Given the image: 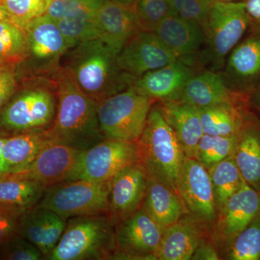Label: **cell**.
<instances>
[{
    "instance_id": "obj_1",
    "label": "cell",
    "mask_w": 260,
    "mask_h": 260,
    "mask_svg": "<svg viewBox=\"0 0 260 260\" xmlns=\"http://www.w3.org/2000/svg\"><path fill=\"white\" fill-rule=\"evenodd\" d=\"M57 107L55 118L48 128L54 143L85 150L105 139L98 116L99 104L80 88L65 68H57L53 75Z\"/></svg>"
},
{
    "instance_id": "obj_2",
    "label": "cell",
    "mask_w": 260,
    "mask_h": 260,
    "mask_svg": "<svg viewBox=\"0 0 260 260\" xmlns=\"http://www.w3.org/2000/svg\"><path fill=\"white\" fill-rule=\"evenodd\" d=\"M67 59V68L80 88L98 104L130 88L135 78L117 63V54L99 39L80 43Z\"/></svg>"
},
{
    "instance_id": "obj_3",
    "label": "cell",
    "mask_w": 260,
    "mask_h": 260,
    "mask_svg": "<svg viewBox=\"0 0 260 260\" xmlns=\"http://www.w3.org/2000/svg\"><path fill=\"white\" fill-rule=\"evenodd\" d=\"M116 223L110 214L68 219L61 239L46 259H112L117 249Z\"/></svg>"
},
{
    "instance_id": "obj_4",
    "label": "cell",
    "mask_w": 260,
    "mask_h": 260,
    "mask_svg": "<svg viewBox=\"0 0 260 260\" xmlns=\"http://www.w3.org/2000/svg\"><path fill=\"white\" fill-rule=\"evenodd\" d=\"M136 143L140 162L147 172L165 181L178 193V180L185 155L157 104L152 106L144 129Z\"/></svg>"
},
{
    "instance_id": "obj_5",
    "label": "cell",
    "mask_w": 260,
    "mask_h": 260,
    "mask_svg": "<svg viewBox=\"0 0 260 260\" xmlns=\"http://www.w3.org/2000/svg\"><path fill=\"white\" fill-rule=\"evenodd\" d=\"M252 22L244 2L214 3L200 25L206 48L205 59L213 70L223 68L225 57L242 40Z\"/></svg>"
},
{
    "instance_id": "obj_6",
    "label": "cell",
    "mask_w": 260,
    "mask_h": 260,
    "mask_svg": "<svg viewBox=\"0 0 260 260\" xmlns=\"http://www.w3.org/2000/svg\"><path fill=\"white\" fill-rule=\"evenodd\" d=\"M154 103L132 86L103 101L98 116L104 138L138 141Z\"/></svg>"
},
{
    "instance_id": "obj_7",
    "label": "cell",
    "mask_w": 260,
    "mask_h": 260,
    "mask_svg": "<svg viewBox=\"0 0 260 260\" xmlns=\"http://www.w3.org/2000/svg\"><path fill=\"white\" fill-rule=\"evenodd\" d=\"M110 181L75 179L46 188L39 205L68 220L82 215L109 214Z\"/></svg>"
},
{
    "instance_id": "obj_8",
    "label": "cell",
    "mask_w": 260,
    "mask_h": 260,
    "mask_svg": "<svg viewBox=\"0 0 260 260\" xmlns=\"http://www.w3.org/2000/svg\"><path fill=\"white\" fill-rule=\"evenodd\" d=\"M164 231L141 207L116 223L117 249L112 259H158Z\"/></svg>"
},
{
    "instance_id": "obj_9",
    "label": "cell",
    "mask_w": 260,
    "mask_h": 260,
    "mask_svg": "<svg viewBox=\"0 0 260 260\" xmlns=\"http://www.w3.org/2000/svg\"><path fill=\"white\" fill-rule=\"evenodd\" d=\"M56 116V100L49 89L39 87L25 90L0 112V126L20 133L49 128Z\"/></svg>"
},
{
    "instance_id": "obj_10",
    "label": "cell",
    "mask_w": 260,
    "mask_h": 260,
    "mask_svg": "<svg viewBox=\"0 0 260 260\" xmlns=\"http://www.w3.org/2000/svg\"><path fill=\"white\" fill-rule=\"evenodd\" d=\"M139 161L136 142L105 138L83 150L74 180L109 181L124 168Z\"/></svg>"
},
{
    "instance_id": "obj_11",
    "label": "cell",
    "mask_w": 260,
    "mask_h": 260,
    "mask_svg": "<svg viewBox=\"0 0 260 260\" xmlns=\"http://www.w3.org/2000/svg\"><path fill=\"white\" fill-rule=\"evenodd\" d=\"M178 193L189 216L211 226L218 212L209 172L196 159L184 157L177 184Z\"/></svg>"
},
{
    "instance_id": "obj_12",
    "label": "cell",
    "mask_w": 260,
    "mask_h": 260,
    "mask_svg": "<svg viewBox=\"0 0 260 260\" xmlns=\"http://www.w3.org/2000/svg\"><path fill=\"white\" fill-rule=\"evenodd\" d=\"M222 77L232 91L249 99L260 78V25L251 23L229 53Z\"/></svg>"
},
{
    "instance_id": "obj_13",
    "label": "cell",
    "mask_w": 260,
    "mask_h": 260,
    "mask_svg": "<svg viewBox=\"0 0 260 260\" xmlns=\"http://www.w3.org/2000/svg\"><path fill=\"white\" fill-rule=\"evenodd\" d=\"M83 152L68 145L52 143L42 149L26 167L5 176L30 179L46 188L74 180Z\"/></svg>"
},
{
    "instance_id": "obj_14",
    "label": "cell",
    "mask_w": 260,
    "mask_h": 260,
    "mask_svg": "<svg viewBox=\"0 0 260 260\" xmlns=\"http://www.w3.org/2000/svg\"><path fill=\"white\" fill-rule=\"evenodd\" d=\"M259 213L260 192L244 183L218 212L212 225V241L224 250Z\"/></svg>"
},
{
    "instance_id": "obj_15",
    "label": "cell",
    "mask_w": 260,
    "mask_h": 260,
    "mask_svg": "<svg viewBox=\"0 0 260 260\" xmlns=\"http://www.w3.org/2000/svg\"><path fill=\"white\" fill-rule=\"evenodd\" d=\"M177 59L155 34L148 30L135 34L117 55L119 68L135 80Z\"/></svg>"
},
{
    "instance_id": "obj_16",
    "label": "cell",
    "mask_w": 260,
    "mask_h": 260,
    "mask_svg": "<svg viewBox=\"0 0 260 260\" xmlns=\"http://www.w3.org/2000/svg\"><path fill=\"white\" fill-rule=\"evenodd\" d=\"M148 189V172L141 162L128 166L110 180L109 214L116 223L141 208Z\"/></svg>"
},
{
    "instance_id": "obj_17",
    "label": "cell",
    "mask_w": 260,
    "mask_h": 260,
    "mask_svg": "<svg viewBox=\"0 0 260 260\" xmlns=\"http://www.w3.org/2000/svg\"><path fill=\"white\" fill-rule=\"evenodd\" d=\"M97 39L119 54L126 42L137 32L143 30L134 5H122L104 0L95 17Z\"/></svg>"
},
{
    "instance_id": "obj_18",
    "label": "cell",
    "mask_w": 260,
    "mask_h": 260,
    "mask_svg": "<svg viewBox=\"0 0 260 260\" xmlns=\"http://www.w3.org/2000/svg\"><path fill=\"white\" fill-rule=\"evenodd\" d=\"M190 63L177 61L145 73L132 87L154 102H178L186 84L194 75Z\"/></svg>"
},
{
    "instance_id": "obj_19",
    "label": "cell",
    "mask_w": 260,
    "mask_h": 260,
    "mask_svg": "<svg viewBox=\"0 0 260 260\" xmlns=\"http://www.w3.org/2000/svg\"><path fill=\"white\" fill-rule=\"evenodd\" d=\"M28 41V56L39 65V69L49 71L69 49L55 20L45 14L32 20L25 29Z\"/></svg>"
},
{
    "instance_id": "obj_20",
    "label": "cell",
    "mask_w": 260,
    "mask_h": 260,
    "mask_svg": "<svg viewBox=\"0 0 260 260\" xmlns=\"http://www.w3.org/2000/svg\"><path fill=\"white\" fill-rule=\"evenodd\" d=\"M232 157L246 184L260 192V119L250 110L236 135Z\"/></svg>"
},
{
    "instance_id": "obj_21",
    "label": "cell",
    "mask_w": 260,
    "mask_h": 260,
    "mask_svg": "<svg viewBox=\"0 0 260 260\" xmlns=\"http://www.w3.org/2000/svg\"><path fill=\"white\" fill-rule=\"evenodd\" d=\"M66 224L58 214L38 205L22 215L19 236L39 248L46 259L59 242Z\"/></svg>"
},
{
    "instance_id": "obj_22",
    "label": "cell",
    "mask_w": 260,
    "mask_h": 260,
    "mask_svg": "<svg viewBox=\"0 0 260 260\" xmlns=\"http://www.w3.org/2000/svg\"><path fill=\"white\" fill-rule=\"evenodd\" d=\"M178 59L192 64V59L204 44L201 26L177 15L164 18L152 30Z\"/></svg>"
},
{
    "instance_id": "obj_23",
    "label": "cell",
    "mask_w": 260,
    "mask_h": 260,
    "mask_svg": "<svg viewBox=\"0 0 260 260\" xmlns=\"http://www.w3.org/2000/svg\"><path fill=\"white\" fill-rule=\"evenodd\" d=\"M178 102L200 109L225 103H249V99L230 90L222 75L208 70L191 77Z\"/></svg>"
},
{
    "instance_id": "obj_24",
    "label": "cell",
    "mask_w": 260,
    "mask_h": 260,
    "mask_svg": "<svg viewBox=\"0 0 260 260\" xmlns=\"http://www.w3.org/2000/svg\"><path fill=\"white\" fill-rule=\"evenodd\" d=\"M54 143L48 128H39L9 136L3 148L2 176L14 174L26 167L42 149Z\"/></svg>"
},
{
    "instance_id": "obj_25",
    "label": "cell",
    "mask_w": 260,
    "mask_h": 260,
    "mask_svg": "<svg viewBox=\"0 0 260 260\" xmlns=\"http://www.w3.org/2000/svg\"><path fill=\"white\" fill-rule=\"evenodd\" d=\"M142 207L164 230L187 214L182 200L174 188L149 172L148 189Z\"/></svg>"
},
{
    "instance_id": "obj_26",
    "label": "cell",
    "mask_w": 260,
    "mask_h": 260,
    "mask_svg": "<svg viewBox=\"0 0 260 260\" xmlns=\"http://www.w3.org/2000/svg\"><path fill=\"white\" fill-rule=\"evenodd\" d=\"M177 136L185 156L194 158L197 145L203 133L198 108L179 102L157 104Z\"/></svg>"
},
{
    "instance_id": "obj_27",
    "label": "cell",
    "mask_w": 260,
    "mask_h": 260,
    "mask_svg": "<svg viewBox=\"0 0 260 260\" xmlns=\"http://www.w3.org/2000/svg\"><path fill=\"white\" fill-rule=\"evenodd\" d=\"M200 224L190 216H183L164 229L159 246L158 260H189L201 240Z\"/></svg>"
},
{
    "instance_id": "obj_28",
    "label": "cell",
    "mask_w": 260,
    "mask_h": 260,
    "mask_svg": "<svg viewBox=\"0 0 260 260\" xmlns=\"http://www.w3.org/2000/svg\"><path fill=\"white\" fill-rule=\"evenodd\" d=\"M249 107V102H231L200 108L203 133L213 136H234L242 126Z\"/></svg>"
},
{
    "instance_id": "obj_29",
    "label": "cell",
    "mask_w": 260,
    "mask_h": 260,
    "mask_svg": "<svg viewBox=\"0 0 260 260\" xmlns=\"http://www.w3.org/2000/svg\"><path fill=\"white\" fill-rule=\"evenodd\" d=\"M46 187L30 179L0 177V206L25 212L40 203Z\"/></svg>"
},
{
    "instance_id": "obj_30",
    "label": "cell",
    "mask_w": 260,
    "mask_h": 260,
    "mask_svg": "<svg viewBox=\"0 0 260 260\" xmlns=\"http://www.w3.org/2000/svg\"><path fill=\"white\" fill-rule=\"evenodd\" d=\"M102 3L85 7L56 21L69 49L80 43L97 39L95 17Z\"/></svg>"
},
{
    "instance_id": "obj_31",
    "label": "cell",
    "mask_w": 260,
    "mask_h": 260,
    "mask_svg": "<svg viewBox=\"0 0 260 260\" xmlns=\"http://www.w3.org/2000/svg\"><path fill=\"white\" fill-rule=\"evenodd\" d=\"M208 172L215 207L218 212L246 182L232 155L214 166Z\"/></svg>"
},
{
    "instance_id": "obj_32",
    "label": "cell",
    "mask_w": 260,
    "mask_h": 260,
    "mask_svg": "<svg viewBox=\"0 0 260 260\" xmlns=\"http://www.w3.org/2000/svg\"><path fill=\"white\" fill-rule=\"evenodd\" d=\"M223 259L260 260V213L221 251Z\"/></svg>"
},
{
    "instance_id": "obj_33",
    "label": "cell",
    "mask_w": 260,
    "mask_h": 260,
    "mask_svg": "<svg viewBox=\"0 0 260 260\" xmlns=\"http://www.w3.org/2000/svg\"><path fill=\"white\" fill-rule=\"evenodd\" d=\"M27 54L28 41L25 30L10 20L0 21V60L10 64L23 60Z\"/></svg>"
},
{
    "instance_id": "obj_34",
    "label": "cell",
    "mask_w": 260,
    "mask_h": 260,
    "mask_svg": "<svg viewBox=\"0 0 260 260\" xmlns=\"http://www.w3.org/2000/svg\"><path fill=\"white\" fill-rule=\"evenodd\" d=\"M235 140L236 135L225 137L204 134L197 145L194 158L210 170L218 162L232 156Z\"/></svg>"
},
{
    "instance_id": "obj_35",
    "label": "cell",
    "mask_w": 260,
    "mask_h": 260,
    "mask_svg": "<svg viewBox=\"0 0 260 260\" xmlns=\"http://www.w3.org/2000/svg\"><path fill=\"white\" fill-rule=\"evenodd\" d=\"M51 0H3L10 20L25 30L34 19L45 14Z\"/></svg>"
},
{
    "instance_id": "obj_36",
    "label": "cell",
    "mask_w": 260,
    "mask_h": 260,
    "mask_svg": "<svg viewBox=\"0 0 260 260\" xmlns=\"http://www.w3.org/2000/svg\"><path fill=\"white\" fill-rule=\"evenodd\" d=\"M135 8L143 30L148 31L169 15H177L167 0H137Z\"/></svg>"
},
{
    "instance_id": "obj_37",
    "label": "cell",
    "mask_w": 260,
    "mask_h": 260,
    "mask_svg": "<svg viewBox=\"0 0 260 260\" xmlns=\"http://www.w3.org/2000/svg\"><path fill=\"white\" fill-rule=\"evenodd\" d=\"M215 0H172L176 14L201 25Z\"/></svg>"
},
{
    "instance_id": "obj_38",
    "label": "cell",
    "mask_w": 260,
    "mask_h": 260,
    "mask_svg": "<svg viewBox=\"0 0 260 260\" xmlns=\"http://www.w3.org/2000/svg\"><path fill=\"white\" fill-rule=\"evenodd\" d=\"M2 256L10 260H39L44 259L39 248L20 236L13 238L1 248Z\"/></svg>"
},
{
    "instance_id": "obj_39",
    "label": "cell",
    "mask_w": 260,
    "mask_h": 260,
    "mask_svg": "<svg viewBox=\"0 0 260 260\" xmlns=\"http://www.w3.org/2000/svg\"><path fill=\"white\" fill-rule=\"evenodd\" d=\"M25 212L0 206V249L19 235L20 220Z\"/></svg>"
},
{
    "instance_id": "obj_40",
    "label": "cell",
    "mask_w": 260,
    "mask_h": 260,
    "mask_svg": "<svg viewBox=\"0 0 260 260\" xmlns=\"http://www.w3.org/2000/svg\"><path fill=\"white\" fill-rule=\"evenodd\" d=\"M104 0H51L45 15L58 21L90 5L103 3Z\"/></svg>"
},
{
    "instance_id": "obj_41",
    "label": "cell",
    "mask_w": 260,
    "mask_h": 260,
    "mask_svg": "<svg viewBox=\"0 0 260 260\" xmlns=\"http://www.w3.org/2000/svg\"><path fill=\"white\" fill-rule=\"evenodd\" d=\"M17 81L14 70L8 65L0 72V108L15 93Z\"/></svg>"
},
{
    "instance_id": "obj_42",
    "label": "cell",
    "mask_w": 260,
    "mask_h": 260,
    "mask_svg": "<svg viewBox=\"0 0 260 260\" xmlns=\"http://www.w3.org/2000/svg\"><path fill=\"white\" fill-rule=\"evenodd\" d=\"M217 246L213 242H206L202 238L191 256V260H219L220 258Z\"/></svg>"
},
{
    "instance_id": "obj_43",
    "label": "cell",
    "mask_w": 260,
    "mask_h": 260,
    "mask_svg": "<svg viewBox=\"0 0 260 260\" xmlns=\"http://www.w3.org/2000/svg\"><path fill=\"white\" fill-rule=\"evenodd\" d=\"M244 4L251 20L260 25V0H246Z\"/></svg>"
},
{
    "instance_id": "obj_44",
    "label": "cell",
    "mask_w": 260,
    "mask_h": 260,
    "mask_svg": "<svg viewBox=\"0 0 260 260\" xmlns=\"http://www.w3.org/2000/svg\"><path fill=\"white\" fill-rule=\"evenodd\" d=\"M249 104L252 105L260 113V78L255 89L249 98Z\"/></svg>"
},
{
    "instance_id": "obj_45",
    "label": "cell",
    "mask_w": 260,
    "mask_h": 260,
    "mask_svg": "<svg viewBox=\"0 0 260 260\" xmlns=\"http://www.w3.org/2000/svg\"><path fill=\"white\" fill-rule=\"evenodd\" d=\"M9 135H7L5 133L0 132V176L2 175V162H3V148L7 138Z\"/></svg>"
},
{
    "instance_id": "obj_46",
    "label": "cell",
    "mask_w": 260,
    "mask_h": 260,
    "mask_svg": "<svg viewBox=\"0 0 260 260\" xmlns=\"http://www.w3.org/2000/svg\"><path fill=\"white\" fill-rule=\"evenodd\" d=\"M10 20L9 15L5 9V7L0 3V21L2 20Z\"/></svg>"
},
{
    "instance_id": "obj_47",
    "label": "cell",
    "mask_w": 260,
    "mask_h": 260,
    "mask_svg": "<svg viewBox=\"0 0 260 260\" xmlns=\"http://www.w3.org/2000/svg\"><path fill=\"white\" fill-rule=\"evenodd\" d=\"M110 1L119 3V4L130 5L135 4L137 0H110Z\"/></svg>"
},
{
    "instance_id": "obj_48",
    "label": "cell",
    "mask_w": 260,
    "mask_h": 260,
    "mask_svg": "<svg viewBox=\"0 0 260 260\" xmlns=\"http://www.w3.org/2000/svg\"><path fill=\"white\" fill-rule=\"evenodd\" d=\"M8 65H10L8 64H7V63L4 62V61H3L2 60H0V72L2 71L4 68H6Z\"/></svg>"
},
{
    "instance_id": "obj_49",
    "label": "cell",
    "mask_w": 260,
    "mask_h": 260,
    "mask_svg": "<svg viewBox=\"0 0 260 260\" xmlns=\"http://www.w3.org/2000/svg\"><path fill=\"white\" fill-rule=\"evenodd\" d=\"M218 2H244L246 0H215Z\"/></svg>"
},
{
    "instance_id": "obj_50",
    "label": "cell",
    "mask_w": 260,
    "mask_h": 260,
    "mask_svg": "<svg viewBox=\"0 0 260 260\" xmlns=\"http://www.w3.org/2000/svg\"><path fill=\"white\" fill-rule=\"evenodd\" d=\"M168 2H169V3H172V0H167Z\"/></svg>"
},
{
    "instance_id": "obj_51",
    "label": "cell",
    "mask_w": 260,
    "mask_h": 260,
    "mask_svg": "<svg viewBox=\"0 0 260 260\" xmlns=\"http://www.w3.org/2000/svg\"><path fill=\"white\" fill-rule=\"evenodd\" d=\"M2 1H3V0H0V3H2Z\"/></svg>"
}]
</instances>
